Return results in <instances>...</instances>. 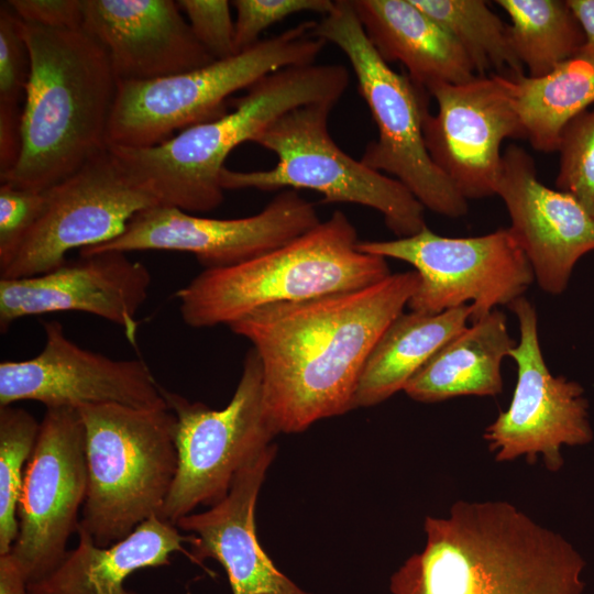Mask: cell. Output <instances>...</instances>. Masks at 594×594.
<instances>
[{"instance_id": "13", "label": "cell", "mask_w": 594, "mask_h": 594, "mask_svg": "<svg viewBox=\"0 0 594 594\" xmlns=\"http://www.w3.org/2000/svg\"><path fill=\"white\" fill-rule=\"evenodd\" d=\"M87 493L85 428L77 408H46L26 463L11 553L29 584L50 575L77 532Z\"/></svg>"}, {"instance_id": "27", "label": "cell", "mask_w": 594, "mask_h": 594, "mask_svg": "<svg viewBox=\"0 0 594 594\" xmlns=\"http://www.w3.org/2000/svg\"><path fill=\"white\" fill-rule=\"evenodd\" d=\"M510 19L513 50L529 77H542L576 56L584 43L568 0H497Z\"/></svg>"}, {"instance_id": "14", "label": "cell", "mask_w": 594, "mask_h": 594, "mask_svg": "<svg viewBox=\"0 0 594 594\" xmlns=\"http://www.w3.org/2000/svg\"><path fill=\"white\" fill-rule=\"evenodd\" d=\"M508 308L520 332L519 342L509 353L517 366V382L509 407L499 413L483 437L496 461L525 457L535 463L540 454L546 468L556 472L564 463L562 446H583L593 439L588 403L579 383L549 371L531 302L521 296Z\"/></svg>"}, {"instance_id": "38", "label": "cell", "mask_w": 594, "mask_h": 594, "mask_svg": "<svg viewBox=\"0 0 594 594\" xmlns=\"http://www.w3.org/2000/svg\"><path fill=\"white\" fill-rule=\"evenodd\" d=\"M584 33V43L576 56L594 64V0H568Z\"/></svg>"}, {"instance_id": "8", "label": "cell", "mask_w": 594, "mask_h": 594, "mask_svg": "<svg viewBox=\"0 0 594 594\" xmlns=\"http://www.w3.org/2000/svg\"><path fill=\"white\" fill-rule=\"evenodd\" d=\"M315 34L346 56L377 128L361 162L399 180L425 208L448 218L468 212V200L432 161L424 138L428 91L408 74L393 70L378 55L351 0L334 1L333 10L316 21Z\"/></svg>"}, {"instance_id": "37", "label": "cell", "mask_w": 594, "mask_h": 594, "mask_svg": "<svg viewBox=\"0 0 594 594\" xmlns=\"http://www.w3.org/2000/svg\"><path fill=\"white\" fill-rule=\"evenodd\" d=\"M0 594H30L28 579L11 552L0 554Z\"/></svg>"}, {"instance_id": "12", "label": "cell", "mask_w": 594, "mask_h": 594, "mask_svg": "<svg viewBox=\"0 0 594 594\" xmlns=\"http://www.w3.org/2000/svg\"><path fill=\"white\" fill-rule=\"evenodd\" d=\"M108 147L76 173L47 189L41 217L12 254L0 262V279L24 278L55 270L66 254L119 237L131 218L157 206Z\"/></svg>"}, {"instance_id": "23", "label": "cell", "mask_w": 594, "mask_h": 594, "mask_svg": "<svg viewBox=\"0 0 594 594\" xmlns=\"http://www.w3.org/2000/svg\"><path fill=\"white\" fill-rule=\"evenodd\" d=\"M78 544L44 579L30 583V594H140L124 586L133 572L169 564L174 552L184 551L179 529L154 516L139 525L127 538L99 547L82 530Z\"/></svg>"}, {"instance_id": "9", "label": "cell", "mask_w": 594, "mask_h": 594, "mask_svg": "<svg viewBox=\"0 0 594 594\" xmlns=\"http://www.w3.org/2000/svg\"><path fill=\"white\" fill-rule=\"evenodd\" d=\"M336 105H305L278 117L252 141L273 152L276 165L250 172L224 167L220 173L222 189H309L321 194L323 202L377 210L397 238L417 234L427 227L421 202L399 180L354 160L331 138L328 119Z\"/></svg>"}, {"instance_id": "34", "label": "cell", "mask_w": 594, "mask_h": 594, "mask_svg": "<svg viewBox=\"0 0 594 594\" xmlns=\"http://www.w3.org/2000/svg\"><path fill=\"white\" fill-rule=\"evenodd\" d=\"M47 190L0 185V262L7 260L44 211Z\"/></svg>"}, {"instance_id": "29", "label": "cell", "mask_w": 594, "mask_h": 594, "mask_svg": "<svg viewBox=\"0 0 594 594\" xmlns=\"http://www.w3.org/2000/svg\"><path fill=\"white\" fill-rule=\"evenodd\" d=\"M40 425L23 408L0 407V554L10 552L18 538L23 477Z\"/></svg>"}, {"instance_id": "25", "label": "cell", "mask_w": 594, "mask_h": 594, "mask_svg": "<svg viewBox=\"0 0 594 594\" xmlns=\"http://www.w3.org/2000/svg\"><path fill=\"white\" fill-rule=\"evenodd\" d=\"M471 305L440 314L402 312L386 328L362 370L354 405L370 407L404 391L410 378L471 319Z\"/></svg>"}, {"instance_id": "20", "label": "cell", "mask_w": 594, "mask_h": 594, "mask_svg": "<svg viewBox=\"0 0 594 594\" xmlns=\"http://www.w3.org/2000/svg\"><path fill=\"white\" fill-rule=\"evenodd\" d=\"M81 29L105 50L118 82L146 81L212 63L173 0H82Z\"/></svg>"}, {"instance_id": "35", "label": "cell", "mask_w": 594, "mask_h": 594, "mask_svg": "<svg viewBox=\"0 0 594 594\" xmlns=\"http://www.w3.org/2000/svg\"><path fill=\"white\" fill-rule=\"evenodd\" d=\"M7 3L25 23L67 30L82 26V0H9Z\"/></svg>"}, {"instance_id": "4", "label": "cell", "mask_w": 594, "mask_h": 594, "mask_svg": "<svg viewBox=\"0 0 594 594\" xmlns=\"http://www.w3.org/2000/svg\"><path fill=\"white\" fill-rule=\"evenodd\" d=\"M350 81L340 64H311L266 75L246 94L231 99L232 111L189 127L150 147L108 146L123 169L158 205L208 212L224 198L220 173L233 148L252 142L287 111L340 100Z\"/></svg>"}, {"instance_id": "31", "label": "cell", "mask_w": 594, "mask_h": 594, "mask_svg": "<svg viewBox=\"0 0 594 594\" xmlns=\"http://www.w3.org/2000/svg\"><path fill=\"white\" fill-rule=\"evenodd\" d=\"M231 6L237 11L234 43L240 53L257 42L261 34L273 24L289 15L310 11L329 14L334 8L330 0H234Z\"/></svg>"}, {"instance_id": "6", "label": "cell", "mask_w": 594, "mask_h": 594, "mask_svg": "<svg viewBox=\"0 0 594 594\" xmlns=\"http://www.w3.org/2000/svg\"><path fill=\"white\" fill-rule=\"evenodd\" d=\"M85 428L87 493L77 530L99 547L158 516L177 473L176 416L169 407L77 408Z\"/></svg>"}, {"instance_id": "2", "label": "cell", "mask_w": 594, "mask_h": 594, "mask_svg": "<svg viewBox=\"0 0 594 594\" xmlns=\"http://www.w3.org/2000/svg\"><path fill=\"white\" fill-rule=\"evenodd\" d=\"M426 544L392 594H582L585 561L561 535L504 501L455 502L425 519Z\"/></svg>"}, {"instance_id": "10", "label": "cell", "mask_w": 594, "mask_h": 594, "mask_svg": "<svg viewBox=\"0 0 594 594\" xmlns=\"http://www.w3.org/2000/svg\"><path fill=\"white\" fill-rule=\"evenodd\" d=\"M176 416L177 473L160 518L173 525L229 493L239 471L271 444L278 431L264 402L263 372L251 348L244 356L235 392L222 409L163 388Z\"/></svg>"}, {"instance_id": "28", "label": "cell", "mask_w": 594, "mask_h": 594, "mask_svg": "<svg viewBox=\"0 0 594 594\" xmlns=\"http://www.w3.org/2000/svg\"><path fill=\"white\" fill-rule=\"evenodd\" d=\"M422 12L447 31L468 55L476 76L519 75L508 25L483 0H411Z\"/></svg>"}, {"instance_id": "24", "label": "cell", "mask_w": 594, "mask_h": 594, "mask_svg": "<svg viewBox=\"0 0 594 594\" xmlns=\"http://www.w3.org/2000/svg\"><path fill=\"white\" fill-rule=\"evenodd\" d=\"M506 317L497 309L448 341L410 378L404 392L420 403L503 392L502 362L516 346Z\"/></svg>"}, {"instance_id": "19", "label": "cell", "mask_w": 594, "mask_h": 594, "mask_svg": "<svg viewBox=\"0 0 594 594\" xmlns=\"http://www.w3.org/2000/svg\"><path fill=\"white\" fill-rule=\"evenodd\" d=\"M151 274L127 253L80 255L50 272L0 279V329L15 320L62 311L87 312L121 327L135 343L136 314L148 296Z\"/></svg>"}, {"instance_id": "22", "label": "cell", "mask_w": 594, "mask_h": 594, "mask_svg": "<svg viewBox=\"0 0 594 594\" xmlns=\"http://www.w3.org/2000/svg\"><path fill=\"white\" fill-rule=\"evenodd\" d=\"M366 36L388 64L402 63L426 90L476 77L459 43L411 0H351Z\"/></svg>"}, {"instance_id": "33", "label": "cell", "mask_w": 594, "mask_h": 594, "mask_svg": "<svg viewBox=\"0 0 594 594\" xmlns=\"http://www.w3.org/2000/svg\"><path fill=\"white\" fill-rule=\"evenodd\" d=\"M180 11L186 13L190 29L215 59H224L237 53L234 43V22L231 16V2L227 0H179Z\"/></svg>"}, {"instance_id": "36", "label": "cell", "mask_w": 594, "mask_h": 594, "mask_svg": "<svg viewBox=\"0 0 594 594\" xmlns=\"http://www.w3.org/2000/svg\"><path fill=\"white\" fill-rule=\"evenodd\" d=\"M21 113L19 106L0 105V175L16 164L22 145Z\"/></svg>"}, {"instance_id": "15", "label": "cell", "mask_w": 594, "mask_h": 594, "mask_svg": "<svg viewBox=\"0 0 594 594\" xmlns=\"http://www.w3.org/2000/svg\"><path fill=\"white\" fill-rule=\"evenodd\" d=\"M320 222L314 204L298 190H280L256 215L237 219L194 216L169 206H152L134 215L116 239L80 250L176 251L191 253L208 268L244 263L309 231Z\"/></svg>"}, {"instance_id": "17", "label": "cell", "mask_w": 594, "mask_h": 594, "mask_svg": "<svg viewBox=\"0 0 594 594\" xmlns=\"http://www.w3.org/2000/svg\"><path fill=\"white\" fill-rule=\"evenodd\" d=\"M436 114L426 112L424 138L435 164L466 200L496 195L502 143L525 139L519 117L499 75L427 89Z\"/></svg>"}, {"instance_id": "11", "label": "cell", "mask_w": 594, "mask_h": 594, "mask_svg": "<svg viewBox=\"0 0 594 594\" xmlns=\"http://www.w3.org/2000/svg\"><path fill=\"white\" fill-rule=\"evenodd\" d=\"M358 249L415 268L419 285L407 305L411 311L440 314L471 305V322L524 296L535 279L508 229L473 238H449L426 227L407 238L359 241Z\"/></svg>"}, {"instance_id": "26", "label": "cell", "mask_w": 594, "mask_h": 594, "mask_svg": "<svg viewBox=\"0 0 594 594\" xmlns=\"http://www.w3.org/2000/svg\"><path fill=\"white\" fill-rule=\"evenodd\" d=\"M499 76L525 139L539 152H557L565 125L594 105V64L579 56L542 77Z\"/></svg>"}, {"instance_id": "18", "label": "cell", "mask_w": 594, "mask_h": 594, "mask_svg": "<svg viewBox=\"0 0 594 594\" xmlns=\"http://www.w3.org/2000/svg\"><path fill=\"white\" fill-rule=\"evenodd\" d=\"M496 195L538 285L560 295L576 262L594 251V217L571 195L543 185L534 158L516 144L503 153Z\"/></svg>"}, {"instance_id": "1", "label": "cell", "mask_w": 594, "mask_h": 594, "mask_svg": "<svg viewBox=\"0 0 594 594\" xmlns=\"http://www.w3.org/2000/svg\"><path fill=\"white\" fill-rule=\"evenodd\" d=\"M419 285L416 271L371 286L254 309L229 328L251 342L278 433L300 432L355 408L364 364Z\"/></svg>"}, {"instance_id": "21", "label": "cell", "mask_w": 594, "mask_h": 594, "mask_svg": "<svg viewBox=\"0 0 594 594\" xmlns=\"http://www.w3.org/2000/svg\"><path fill=\"white\" fill-rule=\"evenodd\" d=\"M276 452L271 444L239 471L221 502L175 525L191 536L195 562L211 558L224 568L233 594H310L275 568L256 537L255 505Z\"/></svg>"}, {"instance_id": "16", "label": "cell", "mask_w": 594, "mask_h": 594, "mask_svg": "<svg viewBox=\"0 0 594 594\" xmlns=\"http://www.w3.org/2000/svg\"><path fill=\"white\" fill-rule=\"evenodd\" d=\"M45 344L28 360L0 363V407L34 400L46 408L117 404L167 407L143 360H116L73 342L59 321L43 323Z\"/></svg>"}, {"instance_id": "3", "label": "cell", "mask_w": 594, "mask_h": 594, "mask_svg": "<svg viewBox=\"0 0 594 594\" xmlns=\"http://www.w3.org/2000/svg\"><path fill=\"white\" fill-rule=\"evenodd\" d=\"M30 74L16 164L0 183L47 190L105 151L118 80L105 50L82 29L21 21Z\"/></svg>"}, {"instance_id": "7", "label": "cell", "mask_w": 594, "mask_h": 594, "mask_svg": "<svg viewBox=\"0 0 594 594\" xmlns=\"http://www.w3.org/2000/svg\"><path fill=\"white\" fill-rule=\"evenodd\" d=\"M304 21L224 59L168 77L118 82L107 145L150 147L227 114L229 97L266 75L316 64L327 42Z\"/></svg>"}, {"instance_id": "32", "label": "cell", "mask_w": 594, "mask_h": 594, "mask_svg": "<svg viewBox=\"0 0 594 594\" xmlns=\"http://www.w3.org/2000/svg\"><path fill=\"white\" fill-rule=\"evenodd\" d=\"M30 74V56L21 20L9 4H0V105L19 106Z\"/></svg>"}, {"instance_id": "30", "label": "cell", "mask_w": 594, "mask_h": 594, "mask_svg": "<svg viewBox=\"0 0 594 594\" xmlns=\"http://www.w3.org/2000/svg\"><path fill=\"white\" fill-rule=\"evenodd\" d=\"M557 152V189L574 197L594 217V107L565 125Z\"/></svg>"}, {"instance_id": "5", "label": "cell", "mask_w": 594, "mask_h": 594, "mask_svg": "<svg viewBox=\"0 0 594 594\" xmlns=\"http://www.w3.org/2000/svg\"><path fill=\"white\" fill-rule=\"evenodd\" d=\"M348 216L329 219L255 258L204 270L176 292L191 328L230 326L262 306L300 301L371 286L391 275L386 258L358 249Z\"/></svg>"}]
</instances>
